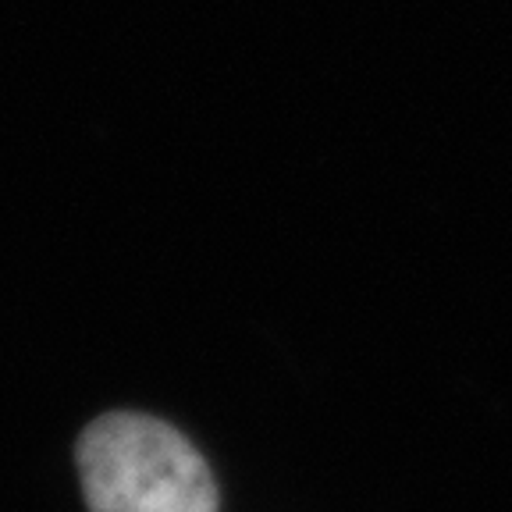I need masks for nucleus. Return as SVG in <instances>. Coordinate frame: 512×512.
<instances>
[{
    "instance_id": "f257e3e1",
    "label": "nucleus",
    "mask_w": 512,
    "mask_h": 512,
    "mask_svg": "<svg viewBox=\"0 0 512 512\" xmlns=\"http://www.w3.org/2000/svg\"><path fill=\"white\" fill-rule=\"evenodd\" d=\"M75 459L93 512H217L210 466L153 416H100L82 431Z\"/></svg>"
}]
</instances>
